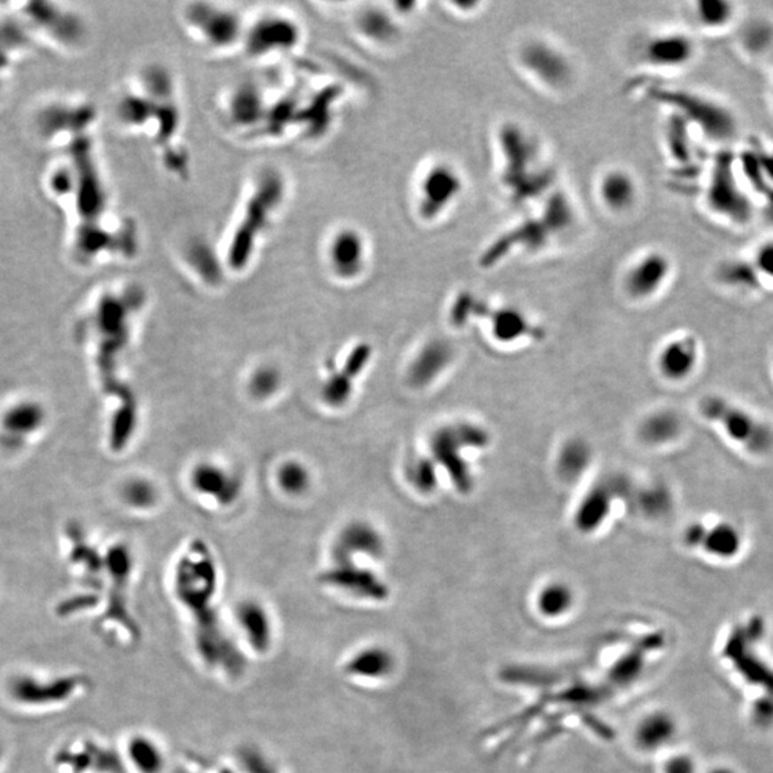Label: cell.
<instances>
[{
	"instance_id": "cell-28",
	"label": "cell",
	"mask_w": 773,
	"mask_h": 773,
	"mask_svg": "<svg viewBox=\"0 0 773 773\" xmlns=\"http://www.w3.org/2000/svg\"><path fill=\"white\" fill-rule=\"evenodd\" d=\"M593 461V450L588 441L572 438L566 441L557 454V473L566 483H576L588 470Z\"/></svg>"
},
{
	"instance_id": "cell-27",
	"label": "cell",
	"mask_w": 773,
	"mask_h": 773,
	"mask_svg": "<svg viewBox=\"0 0 773 773\" xmlns=\"http://www.w3.org/2000/svg\"><path fill=\"white\" fill-rule=\"evenodd\" d=\"M714 275L719 284L723 285L725 288L732 289L735 293L746 294V296L765 293L762 284L749 263V258L729 259L719 265Z\"/></svg>"
},
{
	"instance_id": "cell-4",
	"label": "cell",
	"mask_w": 773,
	"mask_h": 773,
	"mask_svg": "<svg viewBox=\"0 0 773 773\" xmlns=\"http://www.w3.org/2000/svg\"><path fill=\"white\" fill-rule=\"evenodd\" d=\"M702 202L712 218L732 228L742 230L755 221L758 201L745 181L737 152L719 148L707 162Z\"/></svg>"
},
{
	"instance_id": "cell-36",
	"label": "cell",
	"mask_w": 773,
	"mask_h": 773,
	"mask_svg": "<svg viewBox=\"0 0 773 773\" xmlns=\"http://www.w3.org/2000/svg\"><path fill=\"white\" fill-rule=\"evenodd\" d=\"M756 277L762 284L763 289H773V238L763 240L756 245L751 256H747Z\"/></svg>"
},
{
	"instance_id": "cell-43",
	"label": "cell",
	"mask_w": 773,
	"mask_h": 773,
	"mask_svg": "<svg viewBox=\"0 0 773 773\" xmlns=\"http://www.w3.org/2000/svg\"><path fill=\"white\" fill-rule=\"evenodd\" d=\"M718 773H725V772H718Z\"/></svg>"
},
{
	"instance_id": "cell-22",
	"label": "cell",
	"mask_w": 773,
	"mask_h": 773,
	"mask_svg": "<svg viewBox=\"0 0 773 773\" xmlns=\"http://www.w3.org/2000/svg\"><path fill=\"white\" fill-rule=\"evenodd\" d=\"M454 359V350L447 341H429L415 354L407 370V380L414 389H424L433 384L447 370Z\"/></svg>"
},
{
	"instance_id": "cell-11",
	"label": "cell",
	"mask_w": 773,
	"mask_h": 773,
	"mask_svg": "<svg viewBox=\"0 0 773 773\" xmlns=\"http://www.w3.org/2000/svg\"><path fill=\"white\" fill-rule=\"evenodd\" d=\"M747 533L735 518L711 516L689 523L682 533V541L689 550L698 551L718 563H733L745 555Z\"/></svg>"
},
{
	"instance_id": "cell-7",
	"label": "cell",
	"mask_w": 773,
	"mask_h": 773,
	"mask_svg": "<svg viewBox=\"0 0 773 773\" xmlns=\"http://www.w3.org/2000/svg\"><path fill=\"white\" fill-rule=\"evenodd\" d=\"M467 179L457 163L437 158L422 165L415 174L411 198L415 218L434 225L447 218L461 202Z\"/></svg>"
},
{
	"instance_id": "cell-34",
	"label": "cell",
	"mask_w": 773,
	"mask_h": 773,
	"mask_svg": "<svg viewBox=\"0 0 773 773\" xmlns=\"http://www.w3.org/2000/svg\"><path fill=\"white\" fill-rule=\"evenodd\" d=\"M394 667L391 655L384 649H366L359 651L351 660V667L356 674H366L368 677H382L389 674ZM366 676V677H367Z\"/></svg>"
},
{
	"instance_id": "cell-2",
	"label": "cell",
	"mask_w": 773,
	"mask_h": 773,
	"mask_svg": "<svg viewBox=\"0 0 773 773\" xmlns=\"http://www.w3.org/2000/svg\"><path fill=\"white\" fill-rule=\"evenodd\" d=\"M499 181L515 204L540 202L556 188L555 168L539 138L522 123L504 122L496 132Z\"/></svg>"
},
{
	"instance_id": "cell-31",
	"label": "cell",
	"mask_w": 773,
	"mask_h": 773,
	"mask_svg": "<svg viewBox=\"0 0 773 773\" xmlns=\"http://www.w3.org/2000/svg\"><path fill=\"white\" fill-rule=\"evenodd\" d=\"M636 504L646 517L662 518L674 509V496L667 485H649L637 493Z\"/></svg>"
},
{
	"instance_id": "cell-24",
	"label": "cell",
	"mask_w": 773,
	"mask_h": 773,
	"mask_svg": "<svg viewBox=\"0 0 773 773\" xmlns=\"http://www.w3.org/2000/svg\"><path fill=\"white\" fill-rule=\"evenodd\" d=\"M397 16L394 11L370 8L359 12L354 27L368 43L389 48L400 41L401 27Z\"/></svg>"
},
{
	"instance_id": "cell-9",
	"label": "cell",
	"mask_w": 773,
	"mask_h": 773,
	"mask_svg": "<svg viewBox=\"0 0 773 773\" xmlns=\"http://www.w3.org/2000/svg\"><path fill=\"white\" fill-rule=\"evenodd\" d=\"M450 319L455 327H464L473 319H485L494 340L503 344L532 338L541 340L544 329L530 319L527 312L513 305H492L471 293H460L453 301Z\"/></svg>"
},
{
	"instance_id": "cell-32",
	"label": "cell",
	"mask_w": 773,
	"mask_h": 773,
	"mask_svg": "<svg viewBox=\"0 0 773 773\" xmlns=\"http://www.w3.org/2000/svg\"><path fill=\"white\" fill-rule=\"evenodd\" d=\"M573 604V592L564 583H550L541 588L537 597V607L548 618H559Z\"/></svg>"
},
{
	"instance_id": "cell-40",
	"label": "cell",
	"mask_w": 773,
	"mask_h": 773,
	"mask_svg": "<svg viewBox=\"0 0 773 773\" xmlns=\"http://www.w3.org/2000/svg\"><path fill=\"white\" fill-rule=\"evenodd\" d=\"M130 758L144 773H158L162 766L160 749L155 744L139 738L130 742Z\"/></svg>"
},
{
	"instance_id": "cell-35",
	"label": "cell",
	"mask_w": 773,
	"mask_h": 773,
	"mask_svg": "<svg viewBox=\"0 0 773 773\" xmlns=\"http://www.w3.org/2000/svg\"><path fill=\"white\" fill-rule=\"evenodd\" d=\"M436 461L431 457H415L410 460L406 467L408 481L417 492L422 494H430L438 485V474H437Z\"/></svg>"
},
{
	"instance_id": "cell-14",
	"label": "cell",
	"mask_w": 773,
	"mask_h": 773,
	"mask_svg": "<svg viewBox=\"0 0 773 773\" xmlns=\"http://www.w3.org/2000/svg\"><path fill=\"white\" fill-rule=\"evenodd\" d=\"M698 56L699 43L696 37L682 29L658 30L644 36L637 46L642 67L653 72L683 71Z\"/></svg>"
},
{
	"instance_id": "cell-30",
	"label": "cell",
	"mask_w": 773,
	"mask_h": 773,
	"mask_svg": "<svg viewBox=\"0 0 773 773\" xmlns=\"http://www.w3.org/2000/svg\"><path fill=\"white\" fill-rule=\"evenodd\" d=\"M43 420V413L35 404H18L15 407L9 408L8 414L4 415V426L9 434L13 437L28 436L34 433L41 427Z\"/></svg>"
},
{
	"instance_id": "cell-25",
	"label": "cell",
	"mask_w": 773,
	"mask_h": 773,
	"mask_svg": "<svg viewBox=\"0 0 773 773\" xmlns=\"http://www.w3.org/2000/svg\"><path fill=\"white\" fill-rule=\"evenodd\" d=\"M739 4L732 0H696L690 16L696 27L706 34H722L738 22Z\"/></svg>"
},
{
	"instance_id": "cell-39",
	"label": "cell",
	"mask_w": 773,
	"mask_h": 773,
	"mask_svg": "<svg viewBox=\"0 0 773 773\" xmlns=\"http://www.w3.org/2000/svg\"><path fill=\"white\" fill-rule=\"evenodd\" d=\"M248 387L256 400H267L281 387V374L274 367H261L252 374Z\"/></svg>"
},
{
	"instance_id": "cell-15",
	"label": "cell",
	"mask_w": 773,
	"mask_h": 773,
	"mask_svg": "<svg viewBox=\"0 0 773 773\" xmlns=\"http://www.w3.org/2000/svg\"><path fill=\"white\" fill-rule=\"evenodd\" d=\"M674 274V261L667 251L644 249L630 259L622 275V288L630 300H653L667 289Z\"/></svg>"
},
{
	"instance_id": "cell-37",
	"label": "cell",
	"mask_w": 773,
	"mask_h": 773,
	"mask_svg": "<svg viewBox=\"0 0 773 773\" xmlns=\"http://www.w3.org/2000/svg\"><path fill=\"white\" fill-rule=\"evenodd\" d=\"M352 382L343 371H333L321 387L324 403L333 408L343 407L351 397Z\"/></svg>"
},
{
	"instance_id": "cell-10",
	"label": "cell",
	"mask_w": 773,
	"mask_h": 773,
	"mask_svg": "<svg viewBox=\"0 0 773 773\" xmlns=\"http://www.w3.org/2000/svg\"><path fill=\"white\" fill-rule=\"evenodd\" d=\"M518 69L550 93H563L573 86L578 69L573 58L548 37H527L516 51Z\"/></svg>"
},
{
	"instance_id": "cell-8",
	"label": "cell",
	"mask_w": 773,
	"mask_h": 773,
	"mask_svg": "<svg viewBox=\"0 0 773 773\" xmlns=\"http://www.w3.org/2000/svg\"><path fill=\"white\" fill-rule=\"evenodd\" d=\"M492 437L480 424L470 422H452L440 427L430 440L431 459L445 469L455 489L467 494L473 490L474 478L470 462L464 452L489 447Z\"/></svg>"
},
{
	"instance_id": "cell-23",
	"label": "cell",
	"mask_w": 773,
	"mask_h": 773,
	"mask_svg": "<svg viewBox=\"0 0 773 773\" xmlns=\"http://www.w3.org/2000/svg\"><path fill=\"white\" fill-rule=\"evenodd\" d=\"M334 563L335 566L327 572L326 579L335 588L356 595H363L364 597H374V599L384 597L387 588L371 570L359 566L357 562Z\"/></svg>"
},
{
	"instance_id": "cell-29",
	"label": "cell",
	"mask_w": 773,
	"mask_h": 773,
	"mask_svg": "<svg viewBox=\"0 0 773 773\" xmlns=\"http://www.w3.org/2000/svg\"><path fill=\"white\" fill-rule=\"evenodd\" d=\"M674 730L676 725L669 714H649L637 726V744L646 751H658L669 744L670 739L674 737Z\"/></svg>"
},
{
	"instance_id": "cell-26",
	"label": "cell",
	"mask_w": 773,
	"mask_h": 773,
	"mask_svg": "<svg viewBox=\"0 0 773 773\" xmlns=\"http://www.w3.org/2000/svg\"><path fill=\"white\" fill-rule=\"evenodd\" d=\"M683 422L672 410H659L644 418L640 424V438L653 447L669 446L681 438Z\"/></svg>"
},
{
	"instance_id": "cell-16",
	"label": "cell",
	"mask_w": 773,
	"mask_h": 773,
	"mask_svg": "<svg viewBox=\"0 0 773 773\" xmlns=\"http://www.w3.org/2000/svg\"><path fill=\"white\" fill-rule=\"evenodd\" d=\"M301 28L281 12H267L245 25L241 48L256 59L288 52L300 45Z\"/></svg>"
},
{
	"instance_id": "cell-19",
	"label": "cell",
	"mask_w": 773,
	"mask_h": 773,
	"mask_svg": "<svg viewBox=\"0 0 773 773\" xmlns=\"http://www.w3.org/2000/svg\"><path fill=\"white\" fill-rule=\"evenodd\" d=\"M702 344L695 334L683 333L667 340L660 348L658 368L670 383H684L699 370Z\"/></svg>"
},
{
	"instance_id": "cell-38",
	"label": "cell",
	"mask_w": 773,
	"mask_h": 773,
	"mask_svg": "<svg viewBox=\"0 0 773 773\" xmlns=\"http://www.w3.org/2000/svg\"><path fill=\"white\" fill-rule=\"evenodd\" d=\"M122 496L126 504L139 509V510L151 509L158 501V492H156L155 485L149 483L148 480H144V478H134V480L128 481L123 485Z\"/></svg>"
},
{
	"instance_id": "cell-21",
	"label": "cell",
	"mask_w": 773,
	"mask_h": 773,
	"mask_svg": "<svg viewBox=\"0 0 773 773\" xmlns=\"http://www.w3.org/2000/svg\"><path fill=\"white\" fill-rule=\"evenodd\" d=\"M189 481L198 494L209 497L219 506H233L242 493V481L237 474L211 461L198 462L191 471Z\"/></svg>"
},
{
	"instance_id": "cell-12",
	"label": "cell",
	"mask_w": 773,
	"mask_h": 773,
	"mask_svg": "<svg viewBox=\"0 0 773 773\" xmlns=\"http://www.w3.org/2000/svg\"><path fill=\"white\" fill-rule=\"evenodd\" d=\"M182 20L186 32L211 51L225 52L242 45L247 20L223 4H188L182 12Z\"/></svg>"
},
{
	"instance_id": "cell-42",
	"label": "cell",
	"mask_w": 773,
	"mask_h": 773,
	"mask_svg": "<svg viewBox=\"0 0 773 773\" xmlns=\"http://www.w3.org/2000/svg\"><path fill=\"white\" fill-rule=\"evenodd\" d=\"M692 761L689 758H674L667 763V773H693Z\"/></svg>"
},
{
	"instance_id": "cell-17",
	"label": "cell",
	"mask_w": 773,
	"mask_h": 773,
	"mask_svg": "<svg viewBox=\"0 0 773 773\" xmlns=\"http://www.w3.org/2000/svg\"><path fill=\"white\" fill-rule=\"evenodd\" d=\"M630 494L632 485L623 478L614 477L600 481L599 485H593L580 500L574 513V525L581 533H593L611 516L614 501Z\"/></svg>"
},
{
	"instance_id": "cell-18",
	"label": "cell",
	"mask_w": 773,
	"mask_h": 773,
	"mask_svg": "<svg viewBox=\"0 0 773 773\" xmlns=\"http://www.w3.org/2000/svg\"><path fill=\"white\" fill-rule=\"evenodd\" d=\"M596 196L604 211L614 217H625L639 205L642 188L629 170L611 167L599 175L596 182Z\"/></svg>"
},
{
	"instance_id": "cell-6",
	"label": "cell",
	"mask_w": 773,
	"mask_h": 773,
	"mask_svg": "<svg viewBox=\"0 0 773 773\" xmlns=\"http://www.w3.org/2000/svg\"><path fill=\"white\" fill-rule=\"evenodd\" d=\"M648 95L659 105L667 107L689 130H696L702 139L718 145L721 149L729 148V144L738 137L737 114L711 95L667 86H651Z\"/></svg>"
},
{
	"instance_id": "cell-13",
	"label": "cell",
	"mask_w": 773,
	"mask_h": 773,
	"mask_svg": "<svg viewBox=\"0 0 773 773\" xmlns=\"http://www.w3.org/2000/svg\"><path fill=\"white\" fill-rule=\"evenodd\" d=\"M370 252L363 231L352 225H340L327 233L322 244V261L334 278L351 282L366 274Z\"/></svg>"
},
{
	"instance_id": "cell-20",
	"label": "cell",
	"mask_w": 773,
	"mask_h": 773,
	"mask_svg": "<svg viewBox=\"0 0 773 773\" xmlns=\"http://www.w3.org/2000/svg\"><path fill=\"white\" fill-rule=\"evenodd\" d=\"M333 550L335 562H354L357 557L380 559L385 553L384 537L370 523L357 520L341 530Z\"/></svg>"
},
{
	"instance_id": "cell-5",
	"label": "cell",
	"mask_w": 773,
	"mask_h": 773,
	"mask_svg": "<svg viewBox=\"0 0 773 773\" xmlns=\"http://www.w3.org/2000/svg\"><path fill=\"white\" fill-rule=\"evenodd\" d=\"M699 413L738 454L751 460H765L772 454L773 427L742 401L707 394L699 401Z\"/></svg>"
},
{
	"instance_id": "cell-1",
	"label": "cell",
	"mask_w": 773,
	"mask_h": 773,
	"mask_svg": "<svg viewBox=\"0 0 773 773\" xmlns=\"http://www.w3.org/2000/svg\"><path fill=\"white\" fill-rule=\"evenodd\" d=\"M287 181L281 170H259L248 182L226 233L224 264L233 272L251 265L259 242L265 238L284 205Z\"/></svg>"
},
{
	"instance_id": "cell-33",
	"label": "cell",
	"mask_w": 773,
	"mask_h": 773,
	"mask_svg": "<svg viewBox=\"0 0 773 773\" xmlns=\"http://www.w3.org/2000/svg\"><path fill=\"white\" fill-rule=\"evenodd\" d=\"M277 483L280 489L288 496H301L310 489L312 474L303 462L288 460L282 462L277 471Z\"/></svg>"
},
{
	"instance_id": "cell-3",
	"label": "cell",
	"mask_w": 773,
	"mask_h": 773,
	"mask_svg": "<svg viewBox=\"0 0 773 773\" xmlns=\"http://www.w3.org/2000/svg\"><path fill=\"white\" fill-rule=\"evenodd\" d=\"M578 209L564 189L556 186L540 201L533 215L500 233L490 242L478 259L483 268H494L500 263L520 254H540L550 248L578 224Z\"/></svg>"
},
{
	"instance_id": "cell-41",
	"label": "cell",
	"mask_w": 773,
	"mask_h": 773,
	"mask_svg": "<svg viewBox=\"0 0 773 773\" xmlns=\"http://www.w3.org/2000/svg\"><path fill=\"white\" fill-rule=\"evenodd\" d=\"M371 357H373V348H371V345L361 343V344L356 345V347L352 348L351 351L348 352L344 366H343V370L341 371L347 377L354 380V378L359 377V374L366 370V367L370 363Z\"/></svg>"
}]
</instances>
